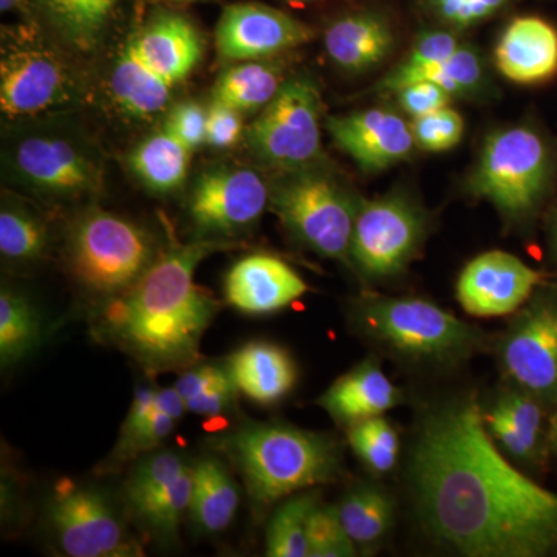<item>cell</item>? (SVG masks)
I'll return each instance as SVG.
<instances>
[{"label":"cell","mask_w":557,"mask_h":557,"mask_svg":"<svg viewBox=\"0 0 557 557\" xmlns=\"http://www.w3.org/2000/svg\"><path fill=\"white\" fill-rule=\"evenodd\" d=\"M40 3L54 25L81 47L94 42L116 0H40Z\"/></svg>","instance_id":"8d00e7d4"},{"label":"cell","mask_w":557,"mask_h":557,"mask_svg":"<svg viewBox=\"0 0 557 557\" xmlns=\"http://www.w3.org/2000/svg\"><path fill=\"white\" fill-rule=\"evenodd\" d=\"M336 508L348 537L359 547L376 544L391 527L392 502L379 487L350 491Z\"/></svg>","instance_id":"d6a6232c"},{"label":"cell","mask_w":557,"mask_h":557,"mask_svg":"<svg viewBox=\"0 0 557 557\" xmlns=\"http://www.w3.org/2000/svg\"><path fill=\"white\" fill-rule=\"evenodd\" d=\"M399 401L398 388L373 361H366L330 386L319 398L338 423L354 424L383 416Z\"/></svg>","instance_id":"603a6c76"},{"label":"cell","mask_w":557,"mask_h":557,"mask_svg":"<svg viewBox=\"0 0 557 557\" xmlns=\"http://www.w3.org/2000/svg\"><path fill=\"white\" fill-rule=\"evenodd\" d=\"M242 395L262 406L276 405L295 388L298 369L284 347L252 341L226 359Z\"/></svg>","instance_id":"7402d4cb"},{"label":"cell","mask_w":557,"mask_h":557,"mask_svg":"<svg viewBox=\"0 0 557 557\" xmlns=\"http://www.w3.org/2000/svg\"><path fill=\"white\" fill-rule=\"evenodd\" d=\"M11 164L22 182L51 196L76 197L100 188L101 171L89 153L57 135L22 139Z\"/></svg>","instance_id":"5bb4252c"},{"label":"cell","mask_w":557,"mask_h":557,"mask_svg":"<svg viewBox=\"0 0 557 557\" xmlns=\"http://www.w3.org/2000/svg\"><path fill=\"white\" fill-rule=\"evenodd\" d=\"M508 0H435L440 16L457 27H469L486 20L507 3Z\"/></svg>","instance_id":"f6af8a7d"},{"label":"cell","mask_w":557,"mask_h":557,"mask_svg":"<svg viewBox=\"0 0 557 557\" xmlns=\"http://www.w3.org/2000/svg\"><path fill=\"white\" fill-rule=\"evenodd\" d=\"M460 44L448 32H424L418 36L403 65L431 64L448 60L458 50Z\"/></svg>","instance_id":"bcb514c9"},{"label":"cell","mask_w":557,"mask_h":557,"mask_svg":"<svg viewBox=\"0 0 557 557\" xmlns=\"http://www.w3.org/2000/svg\"><path fill=\"white\" fill-rule=\"evenodd\" d=\"M397 95L399 106L408 115L412 116V120L448 108L450 97H453L443 87L428 83V81L401 87L397 90Z\"/></svg>","instance_id":"ee69618b"},{"label":"cell","mask_w":557,"mask_h":557,"mask_svg":"<svg viewBox=\"0 0 557 557\" xmlns=\"http://www.w3.org/2000/svg\"><path fill=\"white\" fill-rule=\"evenodd\" d=\"M72 97V79L57 54L38 47L2 50L0 109L9 119L39 115Z\"/></svg>","instance_id":"4fadbf2b"},{"label":"cell","mask_w":557,"mask_h":557,"mask_svg":"<svg viewBox=\"0 0 557 557\" xmlns=\"http://www.w3.org/2000/svg\"><path fill=\"white\" fill-rule=\"evenodd\" d=\"M548 174V149L541 135L528 127H508L486 138L471 189L502 214L519 218L536 207Z\"/></svg>","instance_id":"8992f818"},{"label":"cell","mask_w":557,"mask_h":557,"mask_svg":"<svg viewBox=\"0 0 557 557\" xmlns=\"http://www.w3.org/2000/svg\"><path fill=\"white\" fill-rule=\"evenodd\" d=\"M424 234V218L401 196L358 205L350 260L368 277L383 278L405 270Z\"/></svg>","instance_id":"8fae6325"},{"label":"cell","mask_w":557,"mask_h":557,"mask_svg":"<svg viewBox=\"0 0 557 557\" xmlns=\"http://www.w3.org/2000/svg\"><path fill=\"white\" fill-rule=\"evenodd\" d=\"M42 343V318L30 299L16 289L0 293V364L13 368L35 354Z\"/></svg>","instance_id":"4dcf8cb0"},{"label":"cell","mask_w":557,"mask_h":557,"mask_svg":"<svg viewBox=\"0 0 557 557\" xmlns=\"http://www.w3.org/2000/svg\"><path fill=\"white\" fill-rule=\"evenodd\" d=\"M485 421L490 432H493L494 438L498 440L500 445L512 456L528 460V458L533 457L534 453H536V450L528 445L527 440L522 437L518 428L502 412L498 406L486 413Z\"/></svg>","instance_id":"7dc6e473"},{"label":"cell","mask_w":557,"mask_h":557,"mask_svg":"<svg viewBox=\"0 0 557 557\" xmlns=\"http://www.w3.org/2000/svg\"><path fill=\"white\" fill-rule=\"evenodd\" d=\"M174 90L124 44L110 73V94L121 110L149 119L166 109Z\"/></svg>","instance_id":"484cf974"},{"label":"cell","mask_w":557,"mask_h":557,"mask_svg":"<svg viewBox=\"0 0 557 557\" xmlns=\"http://www.w3.org/2000/svg\"><path fill=\"white\" fill-rule=\"evenodd\" d=\"M244 134L242 112L218 100L208 108L207 145L214 149H228L239 143Z\"/></svg>","instance_id":"7bdbcfd3"},{"label":"cell","mask_w":557,"mask_h":557,"mask_svg":"<svg viewBox=\"0 0 557 557\" xmlns=\"http://www.w3.org/2000/svg\"><path fill=\"white\" fill-rule=\"evenodd\" d=\"M471 399L424 418L412 453L413 487L432 533L475 557H537L557 548V494L512 467Z\"/></svg>","instance_id":"6da1fadb"},{"label":"cell","mask_w":557,"mask_h":557,"mask_svg":"<svg viewBox=\"0 0 557 557\" xmlns=\"http://www.w3.org/2000/svg\"><path fill=\"white\" fill-rule=\"evenodd\" d=\"M22 0H0V10L5 13V11L13 10L14 7L20 5Z\"/></svg>","instance_id":"c3c4849f"},{"label":"cell","mask_w":557,"mask_h":557,"mask_svg":"<svg viewBox=\"0 0 557 557\" xmlns=\"http://www.w3.org/2000/svg\"><path fill=\"white\" fill-rule=\"evenodd\" d=\"M497 406L518 428L528 445L536 450L539 437H541L542 410L534 401L533 395L527 394V392L523 394L512 392V394L505 395Z\"/></svg>","instance_id":"b9f144b4"},{"label":"cell","mask_w":557,"mask_h":557,"mask_svg":"<svg viewBox=\"0 0 557 557\" xmlns=\"http://www.w3.org/2000/svg\"><path fill=\"white\" fill-rule=\"evenodd\" d=\"M164 127L194 153L207 145L208 108L197 101L180 102L171 109Z\"/></svg>","instance_id":"60d3db41"},{"label":"cell","mask_w":557,"mask_h":557,"mask_svg":"<svg viewBox=\"0 0 557 557\" xmlns=\"http://www.w3.org/2000/svg\"><path fill=\"white\" fill-rule=\"evenodd\" d=\"M190 502H193V463L150 502L149 507L135 519V522L160 541H174L183 520L189 516Z\"/></svg>","instance_id":"d590c367"},{"label":"cell","mask_w":557,"mask_h":557,"mask_svg":"<svg viewBox=\"0 0 557 557\" xmlns=\"http://www.w3.org/2000/svg\"><path fill=\"white\" fill-rule=\"evenodd\" d=\"M47 519L65 556H141V547L127 534L119 512L94 486L62 483L51 497Z\"/></svg>","instance_id":"ba28073f"},{"label":"cell","mask_w":557,"mask_h":557,"mask_svg":"<svg viewBox=\"0 0 557 557\" xmlns=\"http://www.w3.org/2000/svg\"><path fill=\"white\" fill-rule=\"evenodd\" d=\"M220 448L239 472L252 507L277 502L333 482L341 468L332 438L282 423H249L226 435Z\"/></svg>","instance_id":"3957f363"},{"label":"cell","mask_w":557,"mask_h":557,"mask_svg":"<svg viewBox=\"0 0 557 557\" xmlns=\"http://www.w3.org/2000/svg\"><path fill=\"white\" fill-rule=\"evenodd\" d=\"M394 35L383 17L357 13L341 17L325 30L324 47L330 60L350 72H364L386 60Z\"/></svg>","instance_id":"cb8c5ba5"},{"label":"cell","mask_w":557,"mask_h":557,"mask_svg":"<svg viewBox=\"0 0 557 557\" xmlns=\"http://www.w3.org/2000/svg\"><path fill=\"white\" fill-rule=\"evenodd\" d=\"M539 278L536 270L509 252H483L458 277V302L474 317H504L530 298Z\"/></svg>","instance_id":"9a60e30c"},{"label":"cell","mask_w":557,"mask_h":557,"mask_svg":"<svg viewBox=\"0 0 557 557\" xmlns=\"http://www.w3.org/2000/svg\"><path fill=\"white\" fill-rule=\"evenodd\" d=\"M234 247L231 240L197 239L161 252L126 293L106 302L95 332L152 375L196 364L219 313L218 300L197 285L196 271L208 256Z\"/></svg>","instance_id":"7a4b0ae2"},{"label":"cell","mask_w":557,"mask_h":557,"mask_svg":"<svg viewBox=\"0 0 557 557\" xmlns=\"http://www.w3.org/2000/svg\"><path fill=\"white\" fill-rule=\"evenodd\" d=\"M126 46L156 75L177 87L199 65L203 44L199 32L180 14H161L132 35Z\"/></svg>","instance_id":"ffe728a7"},{"label":"cell","mask_w":557,"mask_h":557,"mask_svg":"<svg viewBox=\"0 0 557 557\" xmlns=\"http://www.w3.org/2000/svg\"><path fill=\"white\" fill-rule=\"evenodd\" d=\"M281 72L263 61H242L226 69L214 87V100L239 110L260 112L284 86Z\"/></svg>","instance_id":"f546056e"},{"label":"cell","mask_w":557,"mask_h":557,"mask_svg":"<svg viewBox=\"0 0 557 557\" xmlns=\"http://www.w3.org/2000/svg\"><path fill=\"white\" fill-rule=\"evenodd\" d=\"M317 494H293L281 502L267 528V556L309 557V520Z\"/></svg>","instance_id":"1f68e13d"},{"label":"cell","mask_w":557,"mask_h":557,"mask_svg":"<svg viewBox=\"0 0 557 557\" xmlns=\"http://www.w3.org/2000/svg\"><path fill=\"white\" fill-rule=\"evenodd\" d=\"M333 143L366 172H379L408 159L416 146L410 124L388 109H366L330 116Z\"/></svg>","instance_id":"e0dca14e"},{"label":"cell","mask_w":557,"mask_h":557,"mask_svg":"<svg viewBox=\"0 0 557 557\" xmlns=\"http://www.w3.org/2000/svg\"><path fill=\"white\" fill-rule=\"evenodd\" d=\"M556 245H557V226H556Z\"/></svg>","instance_id":"f907efd6"},{"label":"cell","mask_w":557,"mask_h":557,"mask_svg":"<svg viewBox=\"0 0 557 557\" xmlns=\"http://www.w3.org/2000/svg\"><path fill=\"white\" fill-rule=\"evenodd\" d=\"M271 200L262 175L248 168L201 172L188 199V215L199 239L230 240L251 230Z\"/></svg>","instance_id":"30bf717a"},{"label":"cell","mask_w":557,"mask_h":557,"mask_svg":"<svg viewBox=\"0 0 557 557\" xmlns=\"http://www.w3.org/2000/svg\"><path fill=\"white\" fill-rule=\"evenodd\" d=\"M193 152L164 127L132 150L129 166L139 182L157 194L182 188Z\"/></svg>","instance_id":"4316f807"},{"label":"cell","mask_w":557,"mask_h":557,"mask_svg":"<svg viewBox=\"0 0 557 557\" xmlns=\"http://www.w3.org/2000/svg\"><path fill=\"white\" fill-rule=\"evenodd\" d=\"M362 319L376 338L409 357H453L474 341L465 322L424 299L369 300Z\"/></svg>","instance_id":"9c48e42d"},{"label":"cell","mask_w":557,"mask_h":557,"mask_svg":"<svg viewBox=\"0 0 557 557\" xmlns=\"http://www.w3.org/2000/svg\"><path fill=\"white\" fill-rule=\"evenodd\" d=\"M186 412L185 401L174 386L138 387L106 469L115 471L159 449Z\"/></svg>","instance_id":"d6986e66"},{"label":"cell","mask_w":557,"mask_h":557,"mask_svg":"<svg viewBox=\"0 0 557 557\" xmlns=\"http://www.w3.org/2000/svg\"><path fill=\"white\" fill-rule=\"evenodd\" d=\"M348 443L359 460L376 474H384L397 465L398 434L384 418H369L350 424Z\"/></svg>","instance_id":"74e56055"},{"label":"cell","mask_w":557,"mask_h":557,"mask_svg":"<svg viewBox=\"0 0 557 557\" xmlns=\"http://www.w3.org/2000/svg\"><path fill=\"white\" fill-rule=\"evenodd\" d=\"M321 95L306 76L285 81L247 129L249 149L284 172L317 168L322 157Z\"/></svg>","instance_id":"52a82bcc"},{"label":"cell","mask_w":557,"mask_h":557,"mask_svg":"<svg viewBox=\"0 0 557 557\" xmlns=\"http://www.w3.org/2000/svg\"><path fill=\"white\" fill-rule=\"evenodd\" d=\"M239 505V485L222 458L203 456L194 461L189 518L197 530L203 534L228 530Z\"/></svg>","instance_id":"d4e9b609"},{"label":"cell","mask_w":557,"mask_h":557,"mask_svg":"<svg viewBox=\"0 0 557 557\" xmlns=\"http://www.w3.org/2000/svg\"><path fill=\"white\" fill-rule=\"evenodd\" d=\"M509 379L536 398L557 397V304H541L520 319L502 348Z\"/></svg>","instance_id":"2e32d148"},{"label":"cell","mask_w":557,"mask_h":557,"mask_svg":"<svg viewBox=\"0 0 557 557\" xmlns=\"http://www.w3.org/2000/svg\"><path fill=\"white\" fill-rule=\"evenodd\" d=\"M189 467L185 457L174 450H159L148 454L132 468L129 479L124 483V502L132 519H137L161 491Z\"/></svg>","instance_id":"836d02e7"},{"label":"cell","mask_w":557,"mask_h":557,"mask_svg":"<svg viewBox=\"0 0 557 557\" xmlns=\"http://www.w3.org/2000/svg\"><path fill=\"white\" fill-rule=\"evenodd\" d=\"M174 387L185 401L186 410L205 420L230 416L237 408L240 394L226 362H196L182 370Z\"/></svg>","instance_id":"83f0119b"},{"label":"cell","mask_w":557,"mask_h":557,"mask_svg":"<svg viewBox=\"0 0 557 557\" xmlns=\"http://www.w3.org/2000/svg\"><path fill=\"white\" fill-rule=\"evenodd\" d=\"M552 443H553V446H555V449L557 450V416L555 418V421H553Z\"/></svg>","instance_id":"681fc988"},{"label":"cell","mask_w":557,"mask_h":557,"mask_svg":"<svg viewBox=\"0 0 557 557\" xmlns=\"http://www.w3.org/2000/svg\"><path fill=\"white\" fill-rule=\"evenodd\" d=\"M496 64L505 78L539 84L557 73V30L541 17H518L498 39Z\"/></svg>","instance_id":"44dd1931"},{"label":"cell","mask_w":557,"mask_h":557,"mask_svg":"<svg viewBox=\"0 0 557 557\" xmlns=\"http://www.w3.org/2000/svg\"><path fill=\"white\" fill-rule=\"evenodd\" d=\"M156 259L148 231L113 212L91 208L70 228L69 269L81 287L106 302L126 293Z\"/></svg>","instance_id":"277c9868"},{"label":"cell","mask_w":557,"mask_h":557,"mask_svg":"<svg viewBox=\"0 0 557 557\" xmlns=\"http://www.w3.org/2000/svg\"><path fill=\"white\" fill-rule=\"evenodd\" d=\"M49 245L47 226L20 205L3 203L0 211V255L10 262L28 263L42 258Z\"/></svg>","instance_id":"e575fe53"},{"label":"cell","mask_w":557,"mask_h":557,"mask_svg":"<svg viewBox=\"0 0 557 557\" xmlns=\"http://www.w3.org/2000/svg\"><path fill=\"white\" fill-rule=\"evenodd\" d=\"M307 289L287 262L262 252L237 260L223 284L226 304L249 317L276 313L302 298Z\"/></svg>","instance_id":"ac0fdd59"},{"label":"cell","mask_w":557,"mask_h":557,"mask_svg":"<svg viewBox=\"0 0 557 557\" xmlns=\"http://www.w3.org/2000/svg\"><path fill=\"white\" fill-rule=\"evenodd\" d=\"M418 148L428 152H445L463 138L465 123L457 110L443 108L410 123Z\"/></svg>","instance_id":"ab89813d"},{"label":"cell","mask_w":557,"mask_h":557,"mask_svg":"<svg viewBox=\"0 0 557 557\" xmlns=\"http://www.w3.org/2000/svg\"><path fill=\"white\" fill-rule=\"evenodd\" d=\"M313 30L284 11L260 3L226 7L215 28V49L226 61H263L310 42Z\"/></svg>","instance_id":"7c38bea8"},{"label":"cell","mask_w":557,"mask_h":557,"mask_svg":"<svg viewBox=\"0 0 557 557\" xmlns=\"http://www.w3.org/2000/svg\"><path fill=\"white\" fill-rule=\"evenodd\" d=\"M482 79L483 65L478 51L471 47L460 46L456 53L445 61L421 65L399 64L384 79V87L397 91L409 84L428 81L443 87L450 95H467L469 91L478 90Z\"/></svg>","instance_id":"f1b7e54d"},{"label":"cell","mask_w":557,"mask_h":557,"mask_svg":"<svg viewBox=\"0 0 557 557\" xmlns=\"http://www.w3.org/2000/svg\"><path fill=\"white\" fill-rule=\"evenodd\" d=\"M285 174L270 200L282 225L317 255L348 262L358 205L317 168Z\"/></svg>","instance_id":"5b68a950"},{"label":"cell","mask_w":557,"mask_h":557,"mask_svg":"<svg viewBox=\"0 0 557 557\" xmlns=\"http://www.w3.org/2000/svg\"><path fill=\"white\" fill-rule=\"evenodd\" d=\"M357 544L348 537L338 508L318 504L309 520V557H350Z\"/></svg>","instance_id":"f35d334b"}]
</instances>
